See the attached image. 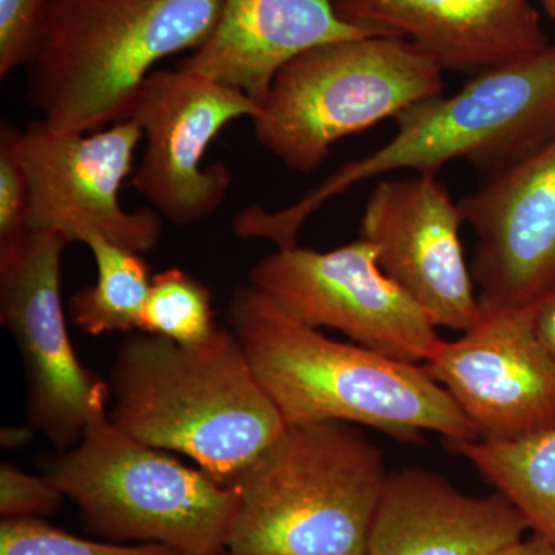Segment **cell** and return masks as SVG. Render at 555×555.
I'll return each instance as SVG.
<instances>
[{
    "instance_id": "obj_18",
    "label": "cell",
    "mask_w": 555,
    "mask_h": 555,
    "mask_svg": "<svg viewBox=\"0 0 555 555\" xmlns=\"http://www.w3.org/2000/svg\"><path fill=\"white\" fill-rule=\"evenodd\" d=\"M451 447L520 511L535 535L555 546V427L507 443Z\"/></svg>"
},
{
    "instance_id": "obj_23",
    "label": "cell",
    "mask_w": 555,
    "mask_h": 555,
    "mask_svg": "<svg viewBox=\"0 0 555 555\" xmlns=\"http://www.w3.org/2000/svg\"><path fill=\"white\" fill-rule=\"evenodd\" d=\"M16 131L9 122H3L0 130V250L28 232L30 192L14 145Z\"/></svg>"
},
{
    "instance_id": "obj_2",
    "label": "cell",
    "mask_w": 555,
    "mask_h": 555,
    "mask_svg": "<svg viewBox=\"0 0 555 555\" xmlns=\"http://www.w3.org/2000/svg\"><path fill=\"white\" fill-rule=\"evenodd\" d=\"M393 119L397 133L386 145L345 164L294 206L241 211L236 236L298 246L310 215L361 181L397 170L437 175L454 160H466L486 181L529 158L555 137V46L474 76L459 93L418 102Z\"/></svg>"
},
{
    "instance_id": "obj_27",
    "label": "cell",
    "mask_w": 555,
    "mask_h": 555,
    "mask_svg": "<svg viewBox=\"0 0 555 555\" xmlns=\"http://www.w3.org/2000/svg\"><path fill=\"white\" fill-rule=\"evenodd\" d=\"M35 436V430L28 427H7L2 429V447L20 448L22 444L28 443V440Z\"/></svg>"
},
{
    "instance_id": "obj_25",
    "label": "cell",
    "mask_w": 555,
    "mask_h": 555,
    "mask_svg": "<svg viewBox=\"0 0 555 555\" xmlns=\"http://www.w3.org/2000/svg\"><path fill=\"white\" fill-rule=\"evenodd\" d=\"M537 337L555 360V288L534 305Z\"/></svg>"
},
{
    "instance_id": "obj_7",
    "label": "cell",
    "mask_w": 555,
    "mask_h": 555,
    "mask_svg": "<svg viewBox=\"0 0 555 555\" xmlns=\"http://www.w3.org/2000/svg\"><path fill=\"white\" fill-rule=\"evenodd\" d=\"M443 68L392 36L338 40L278 72L251 119L255 138L287 169L310 173L339 139L441 94Z\"/></svg>"
},
{
    "instance_id": "obj_6",
    "label": "cell",
    "mask_w": 555,
    "mask_h": 555,
    "mask_svg": "<svg viewBox=\"0 0 555 555\" xmlns=\"http://www.w3.org/2000/svg\"><path fill=\"white\" fill-rule=\"evenodd\" d=\"M43 474L78 506L87 531L109 542L184 555L228 551L235 489L124 433L107 409L91 416L76 447L51 456Z\"/></svg>"
},
{
    "instance_id": "obj_29",
    "label": "cell",
    "mask_w": 555,
    "mask_h": 555,
    "mask_svg": "<svg viewBox=\"0 0 555 555\" xmlns=\"http://www.w3.org/2000/svg\"><path fill=\"white\" fill-rule=\"evenodd\" d=\"M221 555H233V554H230L229 551H225V553L221 554Z\"/></svg>"
},
{
    "instance_id": "obj_5",
    "label": "cell",
    "mask_w": 555,
    "mask_h": 555,
    "mask_svg": "<svg viewBox=\"0 0 555 555\" xmlns=\"http://www.w3.org/2000/svg\"><path fill=\"white\" fill-rule=\"evenodd\" d=\"M224 0H57L27 64V100L57 130L127 119L155 65L195 51Z\"/></svg>"
},
{
    "instance_id": "obj_11",
    "label": "cell",
    "mask_w": 555,
    "mask_h": 555,
    "mask_svg": "<svg viewBox=\"0 0 555 555\" xmlns=\"http://www.w3.org/2000/svg\"><path fill=\"white\" fill-rule=\"evenodd\" d=\"M258 115V102L243 91L181 68L155 69L127 116L145 142L131 188L178 228L214 217L228 199L232 171L222 163L203 166L207 150L233 120Z\"/></svg>"
},
{
    "instance_id": "obj_14",
    "label": "cell",
    "mask_w": 555,
    "mask_h": 555,
    "mask_svg": "<svg viewBox=\"0 0 555 555\" xmlns=\"http://www.w3.org/2000/svg\"><path fill=\"white\" fill-rule=\"evenodd\" d=\"M474 230L470 273L483 308H526L555 288V137L459 199Z\"/></svg>"
},
{
    "instance_id": "obj_8",
    "label": "cell",
    "mask_w": 555,
    "mask_h": 555,
    "mask_svg": "<svg viewBox=\"0 0 555 555\" xmlns=\"http://www.w3.org/2000/svg\"><path fill=\"white\" fill-rule=\"evenodd\" d=\"M378 257V247L361 238L328 251L278 248L251 268L248 284L310 327L335 328L387 357L426 363L443 338Z\"/></svg>"
},
{
    "instance_id": "obj_13",
    "label": "cell",
    "mask_w": 555,
    "mask_h": 555,
    "mask_svg": "<svg viewBox=\"0 0 555 555\" xmlns=\"http://www.w3.org/2000/svg\"><path fill=\"white\" fill-rule=\"evenodd\" d=\"M462 224L459 201L437 175H415L375 185L360 238L378 247L383 272L434 326L463 334L480 320L481 306L460 240Z\"/></svg>"
},
{
    "instance_id": "obj_4",
    "label": "cell",
    "mask_w": 555,
    "mask_h": 555,
    "mask_svg": "<svg viewBox=\"0 0 555 555\" xmlns=\"http://www.w3.org/2000/svg\"><path fill=\"white\" fill-rule=\"evenodd\" d=\"M389 470L382 448L341 422L286 425L235 478L233 555H366Z\"/></svg>"
},
{
    "instance_id": "obj_15",
    "label": "cell",
    "mask_w": 555,
    "mask_h": 555,
    "mask_svg": "<svg viewBox=\"0 0 555 555\" xmlns=\"http://www.w3.org/2000/svg\"><path fill=\"white\" fill-rule=\"evenodd\" d=\"M347 24L414 43L470 78L550 49L532 0H332Z\"/></svg>"
},
{
    "instance_id": "obj_19",
    "label": "cell",
    "mask_w": 555,
    "mask_h": 555,
    "mask_svg": "<svg viewBox=\"0 0 555 555\" xmlns=\"http://www.w3.org/2000/svg\"><path fill=\"white\" fill-rule=\"evenodd\" d=\"M82 243L96 262L98 281L69 298V320L83 334L93 337L139 331L152 286L149 266L141 254L100 233H89Z\"/></svg>"
},
{
    "instance_id": "obj_20",
    "label": "cell",
    "mask_w": 555,
    "mask_h": 555,
    "mask_svg": "<svg viewBox=\"0 0 555 555\" xmlns=\"http://www.w3.org/2000/svg\"><path fill=\"white\" fill-rule=\"evenodd\" d=\"M217 327L206 284L179 268L152 278L139 331L193 346L210 337Z\"/></svg>"
},
{
    "instance_id": "obj_28",
    "label": "cell",
    "mask_w": 555,
    "mask_h": 555,
    "mask_svg": "<svg viewBox=\"0 0 555 555\" xmlns=\"http://www.w3.org/2000/svg\"><path fill=\"white\" fill-rule=\"evenodd\" d=\"M547 16L555 21V0H542Z\"/></svg>"
},
{
    "instance_id": "obj_24",
    "label": "cell",
    "mask_w": 555,
    "mask_h": 555,
    "mask_svg": "<svg viewBox=\"0 0 555 555\" xmlns=\"http://www.w3.org/2000/svg\"><path fill=\"white\" fill-rule=\"evenodd\" d=\"M65 495L49 476H33L11 463L0 466V516L43 518L60 509Z\"/></svg>"
},
{
    "instance_id": "obj_21",
    "label": "cell",
    "mask_w": 555,
    "mask_h": 555,
    "mask_svg": "<svg viewBox=\"0 0 555 555\" xmlns=\"http://www.w3.org/2000/svg\"><path fill=\"white\" fill-rule=\"evenodd\" d=\"M0 555H184L173 547L93 542L47 524L42 518H2Z\"/></svg>"
},
{
    "instance_id": "obj_12",
    "label": "cell",
    "mask_w": 555,
    "mask_h": 555,
    "mask_svg": "<svg viewBox=\"0 0 555 555\" xmlns=\"http://www.w3.org/2000/svg\"><path fill=\"white\" fill-rule=\"evenodd\" d=\"M423 366L480 441L507 443L555 427V360L537 337L534 305L481 306L480 320L443 339Z\"/></svg>"
},
{
    "instance_id": "obj_26",
    "label": "cell",
    "mask_w": 555,
    "mask_h": 555,
    "mask_svg": "<svg viewBox=\"0 0 555 555\" xmlns=\"http://www.w3.org/2000/svg\"><path fill=\"white\" fill-rule=\"evenodd\" d=\"M494 555H555V546L540 535L521 539L513 545L503 547Z\"/></svg>"
},
{
    "instance_id": "obj_3",
    "label": "cell",
    "mask_w": 555,
    "mask_h": 555,
    "mask_svg": "<svg viewBox=\"0 0 555 555\" xmlns=\"http://www.w3.org/2000/svg\"><path fill=\"white\" fill-rule=\"evenodd\" d=\"M107 383L113 425L229 488L286 427L229 327L193 346L130 332Z\"/></svg>"
},
{
    "instance_id": "obj_16",
    "label": "cell",
    "mask_w": 555,
    "mask_h": 555,
    "mask_svg": "<svg viewBox=\"0 0 555 555\" xmlns=\"http://www.w3.org/2000/svg\"><path fill=\"white\" fill-rule=\"evenodd\" d=\"M528 521L505 495H469L427 467L387 477L366 555H494L524 539Z\"/></svg>"
},
{
    "instance_id": "obj_9",
    "label": "cell",
    "mask_w": 555,
    "mask_h": 555,
    "mask_svg": "<svg viewBox=\"0 0 555 555\" xmlns=\"http://www.w3.org/2000/svg\"><path fill=\"white\" fill-rule=\"evenodd\" d=\"M67 240L28 230L0 250V320L16 341L27 379L28 426L67 451L91 416L107 409L108 383L80 363L61 294Z\"/></svg>"
},
{
    "instance_id": "obj_10",
    "label": "cell",
    "mask_w": 555,
    "mask_h": 555,
    "mask_svg": "<svg viewBox=\"0 0 555 555\" xmlns=\"http://www.w3.org/2000/svg\"><path fill=\"white\" fill-rule=\"evenodd\" d=\"M141 142L133 119L93 133L57 130L43 119L17 130L14 145L30 192L28 230L54 233L69 244L100 233L137 254L152 251L163 217L153 208L126 210L119 199Z\"/></svg>"
},
{
    "instance_id": "obj_22",
    "label": "cell",
    "mask_w": 555,
    "mask_h": 555,
    "mask_svg": "<svg viewBox=\"0 0 555 555\" xmlns=\"http://www.w3.org/2000/svg\"><path fill=\"white\" fill-rule=\"evenodd\" d=\"M57 0H0V76L27 67Z\"/></svg>"
},
{
    "instance_id": "obj_17",
    "label": "cell",
    "mask_w": 555,
    "mask_h": 555,
    "mask_svg": "<svg viewBox=\"0 0 555 555\" xmlns=\"http://www.w3.org/2000/svg\"><path fill=\"white\" fill-rule=\"evenodd\" d=\"M363 36L378 35L347 24L332 0H224L214 30L178 68L261 104L288 62L324 43Z\"/></svg>"
},
{
    "instance_id": "obj_1",
    "label": "cell",
    "mask_w": 555,
    "mask_h": 555,
    "mask_svg": "<svg viewBox=\"0 0 555 555\" xmlns=\"http://www.w3.org/2000/svg\"><path fill=\"white\" fill-rule=\"evenodd\" d=\"M225 320L286 425L349 423L406 443H418L425 433L449 444L478 440L422 364L328 338L251 284L233 291Z\"/></svg>"
}]
</instances>
